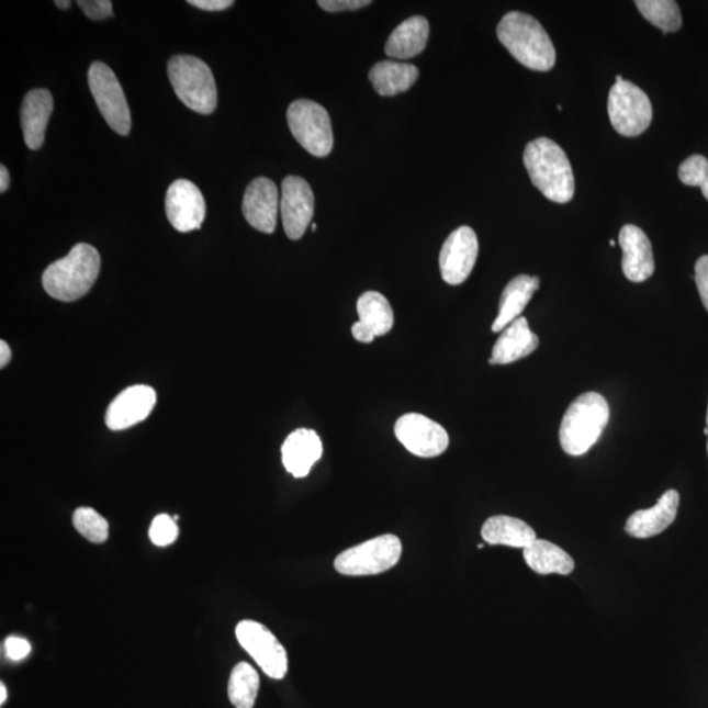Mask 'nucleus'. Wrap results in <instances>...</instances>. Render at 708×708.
<instances>
[{"label":"nucleus","mask_w":708,"mask_h":708,"mask_svg":"<svg viewBox=\"0 0 708 708\" xmlns=\"http://www.w3.org/2000/svg\"><path fill=\"white\" fill-rule=\"evenodd\" d=\"M280 201L278 186L271 179H255L243 198V214L256 231L272 234L278 226Z\"/></svg>","instance_id":"nucleus-15"},{"label":"nucleus","mask_w":708,"mask_h":708,"mask_svg":"<svg viewBox=\"0 0 708 708\" xmlns=\"http://www.w3.org/2000/svg\"><path fill=\"white\" fill-rule=\"evenodd\" d=\"M52 112L53 97L49 91L37 89L25 94L20 119H22L25 145L31 150H38L43 146Z\"/></svg>","instance_id":"nucleus-22"},{"label":"nucleus","mask_w":708,"mask_h":708,"mask_svg":"<svg viewBox=\"0 0 708 708\" xmlns=\"http://www.w3.org/2000/svg\"><path fill=\"white\" fill-rule=\"evenodd\" d=\"M608 401L598 393H585L571 403L563 416L559 441L566 454L580 457L588 453L608 427Z\"/></svg>","instance_id":"nucleus-4"},{"label":"nucleus","mask_w":708,"mask_h":708,"mask_svg":"<svg viewBox=\"0 0 708 708\" xmlns=\"http://www.w3.org/2000/svg\"><path fill=\"white\" fill-rule=\"evenodd\" d=\"M56 5L59 7V9L69 10L71 2L70 0H57Z\"/></svg>","instance_id":"nucleus-40"},{"label":"nucleus","mask_w":708,"mask_h":708,"mask_svg":"<svg viewBox=\"0 0 708 708\" xmlns=\"http://www.w3.org/2000/svg\"><path fill=\"white\" fill-rule=\"evenodd\" d=\"M401 557V539L384 535L341 552L335 559V569L346 576L378 575L394 569Z\"/></svg>","instance_id":"nucleus-6"},{"label":"nucleus","mask_w":708,"mask_h":708,"mask_svg":"<svg viewBox=\"0 0 708 708\" xmlns=\"http://www.w3.org/2000/svg\"><path fill=\"white\" fill-rule=\"evenodd\" d=\"M236 639L267 676L282 679L288 673V653L280 640L265 625L241 620L235 629Z\"/></svg>","instance_id":"nucleus-10"},{"label":"nucleus","mask_w":708,"mask_h":708,"mask_svg":"<svg viewBox=\"0 0 708 708\" xmlns=\"http://www.w3.org/2000/svg\"><path fill=\"white\" fill-rule=\"evenodd\" d=\"M166 214L180 233L200 231L205 221L206 204L199 187L184 179L173 181L166 194Z\"/></svg>","instance_id":"nucleus-14"},{"label":"nucleus","mask_w":708,"mask_h":708,"mask_svg":"<svg viewBox=\"0 0 708 708\" xmlns=\"http://www.w3.org/2000/svg\"><path fill=\"white\" fill-rule=\"evenodd\" d=\"M318 4L327 12L355 11L372 4L370 0H319Z\"/></svg>","instance_id":"nucleus-35"},{"label":"nucleus","mask_w":708,"mask_h":708,"mask_svg":"<svg viewBox=\"0 0 708 708\" xmlns=\"http://www.w3.org/2000/svg\"><path fill=\"white\" fill-rule=\"evenodd\" d=\"M100 267L98 249L79 243L64 259L46 268L43 274L45 292L52 299L63 302L82 299L98 280Z\"/></svg>","instance_id":"nucleus-3"},{"label":"nucleus","mask_w":708,"mask_h":708,"mask_svg":"<svg viewBox=\"0 0 708 708\" xmlns=\"http://www.w3.org/2000/svg\"><path fill=\"white\" fill-rule=\"evenodd\" d=\"M12 352L9 347V344L5 341H0V368H5L11 361Z\"/></svg>","instance_id":"nucleus-38"},{"label":"nucleus","mask_w":708,"mask_h":708,"mask_svg":"<svg viewBox=\"0 0 708 708\" xmlns=\"http://www.w3.org/2000/svg\"><path fill=\"white\" fill-rule=\"evenodd\" d=\"M610 246H616V240H610Z\"/></svg>","instance_id":"nucleus-45"},{"label":"nucleus","mask_w":708,"mask_h":708,"mask_svg":"<svg viewBox=\"0 0 708 708\" xmlns=\"http://www.w3.org/2000/svg\"><path fill=\"white\" fill-rule=\"evenodd\" d=\"M157 403V393L150 386L136 384L116 396L105 415L108 428L124 430L147 419Z\"/></svg>","instance_id":"nucleus-16"},{"label":"nucleus","mask_w":708,"mask_h":708,"mask_svg":"<svg viewBox=\"0 0 708 708\" xmlns=\"http://www.w3.org/2000/svg\"><path fill=\"white\" fill-rule=\"evenodd\" d=\"M524 165L532 186L546 199L566 204L575 194V178L563 148L549 138L529 142L524 151Z\"/></svg>","instance_id":"nucleus-1"},{"label":"nucleus","mask_w":708,"mask_h":708,"mask_svg":"<svg viewBox=\"0 0 708 708\" xmlns=\"http://www.w3.org/2000/svg\"><path fill=\"white\" fill-rule=\"evenodd\" d=\"M429 37V23L423 16H413L403 22L391 33L384 52L391 58L408 59L425 49Z\"/></svg>","instance_id":"nucleus-25"},{"label":"nucleus","mask_w":708,"mask_h":708,"mask_svg":"<svg viewBox=\"0 0 708 708\" xmlns=\"http://www.w3.org/2000/svg\"><path fill=\"white\" fill-rule=\"evenodd\" d=\"M312 231H313V233H315V232H316V224H313V225H312Z\"/></svg>","instance_id":"nucleus-44"},{"label":"nucleus","mask_w":708,"mask_h":708,"mask_svg":"<svg viewBox=\"0 0 708 708\" xmlns=\"http://www.w3.org/2000/svg\"><path fill=\"white\" fill-rule=\"evenodd\" d=\"M168 78L181 103L189 110L211 114L218 104L217 85L211 67L193 56H175L168 60Z\"/></svg>","instance_id":"nucleus-5"},{"label":"nucleus","mask_w":708,"mask_h":708,"mask_svg":"<svg viewBox=\"0 0 708 708\" xmlns=\"http://www.w3.org/2000/svg\"><path fill=\"white\" fill-rule=\"evenodd\" d=\"M538 278L519 274L505 286L498 305V315L492 325V333H503L512 323L521 318V314L539 288Z\"/></svg>","instance_id":"nucleus-23"},{"label":"nucleus","mask_w":708,"mask_h":708,"mask_svg":"<svg viewBox=\"0 0 708 708\" xmlns=\"http://www.w3.org/2000/svg\"><path fill=\"white\" fill-rule=\"evenodd\" d=\"M417 78H419V69L416 66L395 63V60H382L369 72L370 82L377 93L386 98L408 91L416 83Z\"/></svg>","instance_id":"nucleus-26"},{"label":"nucleus","mask_w":708,"mask_h":708,"mask_svg":"<svg viewBox=\"0 0 708 708\" xmlns=\"http://www.w3.org/2000/svg\"><path fill=\"white\" fill-rule=\"evenodd\" d=\"M482 537L492 546L526 549L536 541L535 529L522 519L510 516H494L484 522Z\"/></svg>","instance_id":"nucleus-24"},{"label":"nucleus","mask_w":708,"mask_h":708,"mask_svg":"<svg viewBox=\"0 0 708 708\" xmlns=\"http://www.w3.org/2000/svg\"><path fill=\"white\" fill-rule=\"evenodd\" d=\"M5 656L12 661H20L25 659L31 653V644L29 640L10 637L4 642Z\"/></svg>","instance_id":"nucleus-34"},{"label":"nucleus","mask_w":708,"mask_h":708,"mask_svg":"<svg viewBox=\"0 0 708 708\" xmlns=\"http://www.w3.org/2000/svg\"><path fill=\"white\" fill-rule=\"evenodd\" d=\"M394 431L403 447L417 457L435 458L449 448L450 438L442 425L420 414L403 415Z\"/></svg>","instance_id":"nucleus-11"},{"label":"nucleus","mask_w":708,"mask_h":708,"mask_svg":"<svg viewBox=\"0 0 708 708\" xmlns=\"http://www.w3.org/2000/svg\"><path fill=\"white\" fill-rule=\"evenodd\" d=\"M357 313L360 321L352 327V335L357 341L372 342L375 337L387 335L394 327L393 307L381 293H363L357 301Z\"/></svg>","instance_id":"nucleus-17"},{"label":"nucleus","mask_w":708,"mask_h":708,"mask_svg":"<svg viewBox=\"0 0 708 708\" xmlns=\"http://www.w3.org/2000/svg\"><path fill=\"white\" fill-rule=\"evenodd\" d=\"M72 524L79 535L92 543H104L110 537L106 519L92 508H79L74 512Z\"/></svg>","instance_id":"nucleus-30"},{"label":"nucleus","mask_w":708,"mask_h":708,"mask_svg":"<svg viewBox=\"0 0 708 708\" xmlns=\"http://www.w3.org/2000/svg\"><path fill=\"white\" fill-rule=\"evenodd\" d=\"M148 537L155 546L166 548L172 544L179 537V526L173 517L168 515H159L153 519Z\"/></svg>","instance_id":"nucleus-32"},{"label":"nucleus","mask_w":708,"mask_h":708,"mask_svg":"<svg viewBox=\"0 0 708 708\" xmlns=\"http://www.w3.org/2000/svg\"><path fill=\"white\" fill-rule=\"evenodd\" d=\"M315 199L305 179L288 177L282 181L280 211L289 239L299 240L312 224Z\"/></svg>","instance_id":"nucleus-12"},{"label":"nucleus","mask_w":708,"mask_h":708,"mask_svg":"<svg viewBox=\"0 0 708 708\" xmlns=\"http://www.w3.org/2000/svg\"><path fill=\"white\" fill-rule=\"evenodd\" d=\"M638 10L664 33L676 32L683 26V16L674 0H638Z\"/></svg>","instance_id":"nucleus-29"},{"label":"nucleus","mask_w":708,"mask_h":708,"mask_svg":"<svg viewBox=\"0 0 708 708\" xmlns=\"http://www.w3.org/2000/svg\"><path fill=\"white\" fill-rule=\"evenodd\" d=\"M679 494L677 491H666L659 498L655 507L638 510L626 522L627 535L645 539L661 535L670 528L677 517Z\"/></svg>","instance_id":"nucleus-20"},{"label":"nucleus","mask_w":708,"mask_h":708,"mask_svg":"<svg viewBox=\"0 0 708 708\" xmlns=\"http://www.w3.org/2000/svg\"><path fill=\"white\" fill-rule=\"evenodd\" d=\"M10 187V173L5 166H0V192L4 193Z\"/></svg>","instance_id":"nucleus-39"},{"label":"nucleus","mask_w":708,"mask_h":708,"mask_svg":"<svg viewBox=\"0 0 708 708\" xmlns=\"http://www.w3.org/2000/svg\"><path fill=\"white\" fill-rule=\"evenodd\" d=\"M538 346V336L532 333L525 316H521L505 328L498 337L492 349L490 366H508L522 360L535 352Z\"/></svg>","instance_id":"nucleus-21"},{"label":"nucleus","mask_w":708,"mask_h":708,"mask_svg":"<svg viewBox=\"0 0 708 708\" xmlns=\"http://www.w3.org/2000/svg\"><path fill=\"white\" fill-rule=\"evenodd\" d=\"M78 4L89 19L104 20L112 16V2L110 0H79Z\"/></svg>","instance_id":"nucleus-33"},{"label":"nucleus","mask_w":708,"mask_h":708,"mask_svg":"<svg viewBox=\"0 0 708 708\" xmlns=\"http://www.w3.org/2000/svg\"><path fill=\"white\" fill-rule=\"evenodd\" d=\"M696 283L700 300L708 312V256L699 258L696 265Z\"/></svg>","instance_id":"nucleus-36"},{"label":"nucleus","mask_w":708,"mask_h":708,"mask_svg":"<svg viewBox=\"0 0 708 708\" xmlns=\"http://www.w3.org/2000/svg\"><path fill=\"white\" fill-rule=\"evenodd\" d=\"M497 37L530 70L550 71L557 64V50L549 33L528 13H507L497 25Z\"/></svg>","instance_id":"nucleus-2"},{"label":"nucleus","mask_w":708,"mask_h":708,"mask_svg":"<svg viewBox=\"0 0 708 708\" xmlns=\"http://www.w3.org/2000/svg\"><path fill=\"white\" fill-rule=\"evenodd\" d=\"M700 189H703V194L705 195V199L708 200V180L703 187H700Z\"/></svg>","instance_id":"nucleus-42"},{"label":"nucleus","mask_w":708,"mask_h":708,"mask_svg":"<svg viewBox=\"0 0 708 708\" xmlns=\"http://www.w3.org/2000/svg\"><path fill=\"white\" fill-rule=\"evenodd\" d=\"M706 420H707V427L706 428L708 430V408H707V419ZM707 437H708V435H707ZM707 451H708V441H707Z\"/></svg>","instance_id":"nucleus-43"},{"label":"nucleus","mask_w":708,"mask_h":708,"mask_svg":"<svg viewBox=\"0 0 708 708\" xmlns=\"http://www.w3.org/2000/svg\"><path fill=\"white\" fill-rule=\"evenodd\" d=\"M479 254V241L469 226L457 228L445 240L440 252L442 280L449 285H461L469 279Z\"/></svg>","instance_id":"nucleus-13"},{"label":"nucleus","mask_w":708,"mask_h":708,"mask_svg":"<svg viewBox=\"0 0 708 708\" xmlns=\"http://www.w3.org/2000/svg\"><path fill=\"white\" fill-rule=\"evenodd\" d=\"M619 245L622 247V269L627 279L632 282H644L655 272L652 245L649 236L633 225H626L619 233Z\"/></svg>","instance_id":"nucleus-18"},{"label":"nucleus","mask_w":708,"mask_h":708,"mask_svg":"<svg viewBox=\"0 0 708 708\" xmlns=\"http://www.w3.org/2000/svg\"><path fill=\"white\" fill-rule=\"evenodd\" d=\"M282 463L294 477H305L323 456V443L313 429L301 428L290 434L282 445Z\"/></svg>","instance_id":"nucleus-19"},{"label":"nucleus","mask_w":708,"mask_h":708,"mask_svg":"<svg viewBox=\"0 0 708 708\" xmlns=\"http://www.w3.org/2000/svg\"><path fill=\"white\" fill-rule=\"evenodd\" d=\"M189 4L198 7L204 11H224L231 9L234 4L233 0H189Z\"/></svg>","instance_id":"nucleus-37"},{"label":"nucleus","mask_w":708,"mask_h":708,"mask_svg":"<svg viewBox=\"0 0 708 708\" xmlns=\"http://www.w3.org/2000/svg\"><path fill=\"white\" fill-rule=\"evenodd\" d=\"M260 677L248 663H239L232 672L228 698L235 708H252L258 698Z\"/></svg>","instance_id":"nucleus-28"},{"label":"nucleus","mask_w":708,"mask_h":708,"mask_svg":"<svg viewBox=\"0 0 708 708\" xmlns=\"http://www.w3.org/2000/svg\"><path fill=\"white\" fill-rule=\"evenodd\" d=\"M608 112L611 125L620 136L638 137L649 130L652 123L650 98L638 86L627 80L611 87Z\"/></svg>","instance_id":"nucleus-8"},{"label":"nucleus","mask_w":708,"mask_h":708,"mask_svg":"<svg viewBox=\"0 0 708 708\" xmlns=\"http://www.w3.org/2000/svg\"><path fill=\"white\" fill-rule=\"evenodd\" d=\"M524 559L529 569L539 575H570L575 570L573 559L559 546L544 539H536L524 549Z\"/></svg>","instance_id":"nucleus-27"},{"label":"nucleus","mask_w":708,"mask_h":708,"mask_svg":"<svg viewBox=\"0 0 708 708\" xmlns=\"http://www.w3.org/2000/svg\"><path fill=\"white\" fill-rule=\"evenodd\" d=\"M7 699V689L5 686L2 684L0 685V704H4Z\"/></svg>","instance_id":"nucleus-41"},{"label":"nucleus","mask_w":708,"mask_h":708,"mask_svg":"<svg viewBox=\"0 0 708 708\" xmlns=\"http://www.w3.org/2000/svg\"><path fill=\"white\" fill-rule=\"evenodd\" d=\"M288 125L294 138L314 157H327L334 148L328 112L312 100H295L288 110Z\"/></svg>","instance_id":"nucleus-7"},{"label":"nucleus","mask_w":708,"mask_h":708,"mask_svg":"<svg viewBox=\"0 0 708 708\" xmlns=\"http://www.w3.org/2000/svg\"><path fill=\"white\" fill-rule=\"evenodd\" d=\"M678 178L685 186L703 187L708 180V160L704 155H692L678 168Z\"/></svg>","instance_id":"nucleus-31"},{"label":"nucleus","mask_w":708,"mask_h":708,"mask_svg":"<svg viewBox=\"0 0 708 708\" xmlns=\"http://www.w3.org/2000/svg\"><path fill=\"white\" fill-rule=\"evenodd\" d=\"M89 86L106 124L120 136H127L132 130L131 110L116 74L110 66L97 60L90 66Z\"/></svg>","instance_id":"nucleus-9"}]
</instances>
